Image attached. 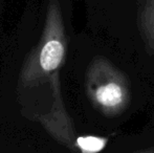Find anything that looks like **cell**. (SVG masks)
I'll return each mask as SVG.
<instances>
[{"label":"cell","mask_w":154,"mask_h":153,"mask_svg":"<svg viewBox=\"0 0 154 153\" xmlns=\"http://www.w3.org/2000/svg\"><path fill=\"white\" fill-rule=\"evenodd\" d=\"M85 91L93 108L106 118L124 115L131 104V83L122 69L105 57H97L86 72Z\"/></svg>","instance_id":"cell-1"},{"label":"cell","mask_w":154,"mask_h":153,"mask_svg":"<svg viewBox=\"0 0 154 153\" xmlns=\"http://www.w3.org/2000/svg\"><path fill=\"white\" fill-rule=\"evenodd\" d=\"M66 38L62 13L58 0H51L39 53V64L44 74L57 72L64 62Z\"/></svg>","instance_id":"cell-2"},{"label":"cell","mask_w":154,"mask_h":153,"mask_svg":"<svg viewBox=\"0 0 154 153\" xmlns=\"http://www.w3.org/2000/svg\"><path fill=\"white\" fill-rule=\"evenodd\" d=\"M133 153H154V148H149V149L145 150H140V151H136Z\"/></svg>","instance_id":"cell-5"},{"label":"cell","mask_w":154,"mask_h":153,"mask_svg":"<svg viewBox=\"0 0 154 153\" xmlns=\"http://www.w3.org/2000/svg\"><path fill=\"white\" fill-rule=\"evenodd\" d=\"M137 26L144 47L149 56L154 55V0H144L137 16Z\"/></svg>","instance_id":"cell-3"},{"label":"cell","mask_w":154,"mask_h":153,"mask_svg":"<svg viewBox=\"0 0 154 153\" xmlns=\"http://www.w3.org/2000/svg\"><path fill=\"white\" fill-rule=\"evenodd\" d=\"M107 139L97 136H80L75 139V148L82 153H97L105 147Z\"/></svg>","instance_id":"cell-4"}]
</instances>
